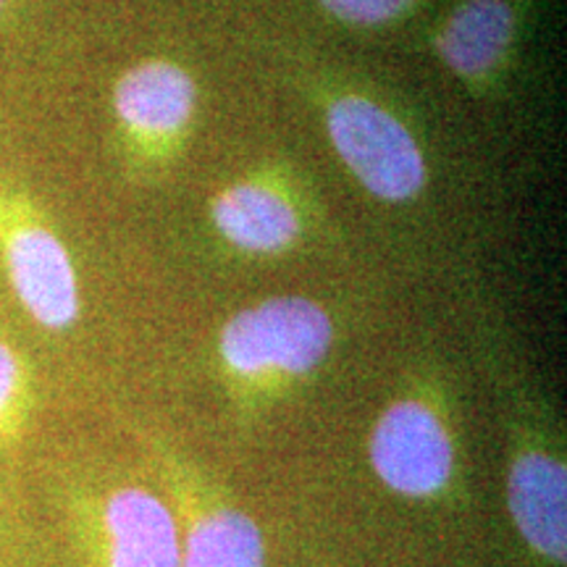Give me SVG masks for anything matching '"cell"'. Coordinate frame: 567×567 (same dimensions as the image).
I'll list each match as a JSON object with an SVG mask.
<instances>
[{
    "mask_svg": "<svg viewBox=\"0 0 567 567\" xmlns=\"http://www.w3.org/2000/svg\"><path fill=\"white\" fill-rule=\"evenodd\" d=\"M318 111L331 151L373 200L408 205L429 184V163L415 132L396 113L350 84L318 90Z\"/></svg>",
    "mask_w": 567,
    "mask_h": 567,
    "instance_id": "obj_1",
    "label": "cell"
},
{
    "mask_svg": "<svg viewBox=\"0 0 567 567\" xmlns=\"http://www.w3.org/2000/svg\"><path fill=\"white\" fill-rule=\"evenodd\" d=\"M331 344V313L302 295L268 297L237 310L218 334L224 368L247 384L302 379L329 358Z\"/></svg>",
    "mask_w": 567,
    "mask_h": 567,
    "instance_id": "obj_2",
    "label": "cell"
},
{
    "mask_svg": "<svg viewBox=\"0 0 567 567\" xmlns=\"http://www.w3.org/2000/svg\"><path fill=\"white\" fill-rule=\"evenodd\" d=\"M200 87L184 63L153 55L113 84V113L126 155L140 172L158 174L176 163L193 140Z\"/></svg>",
    "mask_w": 567,
    "mask_h": 567,
    "instance_id": "obj_3",
    "label": "cell"
},
{
    "mask_svg": "<svg viewBox=\"0 0 567 567\" xmlns=\"http://www.w3.org/2000/svg\"><path fill=\"white\" fill-rule=\"evenodd\" d=\"M208 218L231 250L281 258L313 226V193L289 163L266 161L224 184L210 197Z\"/></svg>",
    "mask_w": 567,
    "mask_h": 567,
    "instance_id": "obj_4",
    "label": "cell"
},
{
    "mask_svg": "<svg viewBox=\"0 0 567 567\" xmlns=\"http://www.w3.org/2000/svg\"><path fill=\"white\" fill-rule=\"evenodd\" d=\"M530 0H460L434 30L431 48L473 97L494 95L515 63Z\"/></svg>",
    "mask_w": 567,
    "mask_h": 567,
    "instance_id": "obj_5",
    "label": "cell"
},
{
    "mask_svg": "<svg viewBox=\"0 0 567 567\" xmlns=\"http://www.w3.org/2000/svg\"><path fill=\"white\" fill-rule=\"evenodd\" d=\"M375 476L405 496H431L455 471V444L425 400L402 396L381 413L371 436Z\"/></svg>",
    "mask_w": 567,
    "mask_h": 567,
    "instance_id": "obj_6",
    "label": "cell"
},
{
    "mask_svg": "<svg viewBox=\"0 0 567 567\" xmlns=\"http://www.w3.org/2000/svg\"><path fill=\"white\" fill-rule=\"evenodd\" d=\"M3 260L21 308L42 329L63 331L80 318V279L61 237L40 218L13 216L0 226Z\"/></svg>",
    "mask_w": 567,
    "mask_h": 567,
    "instance_id": "obj_7",
    "label": "cell"
},
{
    "mask_svg": "<svg viewBox=\"0 0 567 567\" xmlns=\"http://www.w3.org/2000/svg\"><path fill=\"white\" fill-rule=\"evenodd\" d=\"M509 513L530 547L551 559L567 549V476L565 463L542 450L515 457L507 481Z\"/></svg>",
    "mask_w": 567,
    "mask_h": 567,
    "instance_id": "obj_8",
    "label": "cell"
},
{
    "mask_svg": "<svg viewBox=\"0 0 567 567\" xmlns=\"http://www.w3.org/2000/svg\"><path fill=\"white\" fill-rule=\"evenodd\" d=\"M111 567H182L174 515L145 488H122L105 505Z\"/></svg>",
    "mask_w": 567,
    "mask_h": 567,
    "instance_id": "obj_9",
    "label": "cell"
},
{
    "mask_svg": "<svg viewBox=\"0 0 567 567\" xmlns=\"http://www.w3.org/2000/svg\"><path fill=\"white\" fill-rule=\"evenodd\" d=\"M264 538L250 517L218 509L187 538L182 567H264Z\"/></svg>",
    "mask_w": 567,
    "mask_h": 567,
    "instance_id": "obj_10",
    "label": "cell"
},
{
    "mask_svg": "<svg viewBox=\"0 0 567 567\" xmlns=\"http://www.w3.org/2000/svg\"><path fill=\"white\" fill-rule=\"evenodd\" d=\"M423 0H318L329 19L354 30H379L408 19Z\"/></svg>",
    "mask_w": 567,
    "mask_h": 567,
    "instance_id": "obj_11",
    "label": "cell"
},
{
    "mask_svg": "<svg viewBox=\"0 0 567 567\" xmlns=\"http://www.w3.org/2000/svg\"><path fill=\"white\" fill-rule=\"evenodd\" d=\"M21 365L17 352L9 344L0 342V415L11 408L13 396L19 392Z\"/></svg>",
    "mask_w": 567,
    "mask_h": 567,
    "instance_id": "obj_12",
    "label": "cell"
},
{
    "mask_svg": "<svg viewBox=\"0 0 567 567\" xmlns=\"http://www.w3.org/2000/svg\"><path fill=\"white\" fill-rule=\"evenodd\" d=\"M0 6H3V0H0Z\"/></svg>",
    "mask_w": 567,
    "mask_h": 567,
    "instance_id": "obj_13",
    "label": "cell"
}]
</instances>
